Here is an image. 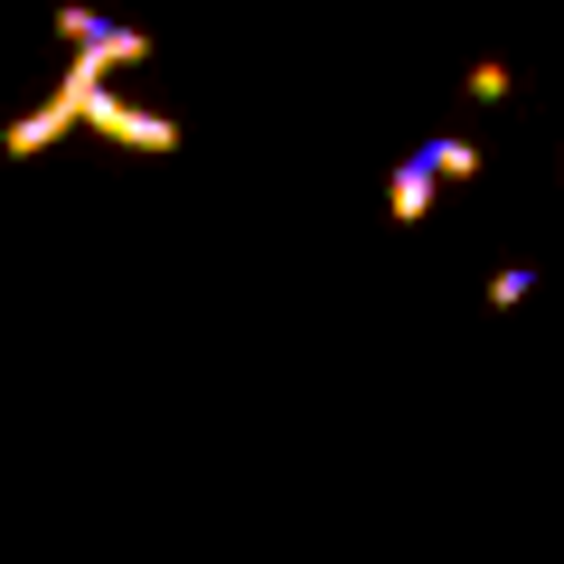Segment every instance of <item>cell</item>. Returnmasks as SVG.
Here are the masks:
<instances>
[{
	"instance_id": "6da1fadb",
	"label": "cell",
	"mask_w": 564,
	"mask_h": 564,
	"mask_svg": "<svg viewBox=\"0 0 564 564\" xmlns=\"http://www.w3.org/2000/svg\"><path fill=\"white\" fill-rule=\"evenodd\" d=\"M57 95L76 104V122H85V132L122 141V151H180V122H170V113H151V104H122V95H113V85H104L85 57L57 76Z\"/></svg>"
},
{
	"instance_id": "277c9868",
	"label": "cell",
	"mask_w": 564,
	"mask_h": 564,
	"mask_svg": "<svg viewBox=\"0 0 564 564\" xmlns=\"http://www.w3.org/2000/svg\"><path fill=\"white\" fill-rule=\"evenodd\" d=\"M66 132H76V104H66V95H47V104H29V113L10 122V132H0V151H10V161H39L47 141H66Z\"/></svg>"
},
{
	"instance_id": "3957f363",
	"label": "cell",
	"mask_w": 564,
	"mask_h": 564,
	"mask_svg": "<svg viewBox=\"0 0 564 564\" xmlns=\"http://www.w3.org/2000/svg\"><path fill=\"white\" fill-rule=\"evenodd\" d=\"M57 39H76V57L95 66V76H113V66H141L151 57V39L122 20H95V10H57Z\"/></svg>"
},
{
	"instance_id": "5b68a950",
	"label": "cell",
	"mask_w": 564,
	"mask_h": 564,
	"mask_svg": "<svg viewBox=\"0 0 564 564\" xmlns=\"http://www.w3.org/2000/svg\"><path fill=\"white\" fill-rule=\"evenodd\" d=\"M527 292H536V273H527V263H508V273H499V282H489V302H499V311H518V302H527Z\"/></svg>"
},
{
	"instance_id": "7a4b0ae2",
	"label": "cell",
	"mask_w": 564,
	"mask_h": 564,
	"mask_svg": "<svg viewBox=\"0 0 564 564\" xmlns=\"http://www.w3.org/2000/svg\"><path fill=\"white\" fill-rule=\"evenodd\" d=\"M443 180H480V151H470L462 132H443V141H423L414 161H395V180H386V217L414 226L423 207H433V188H443Z\"/></svg>"
}]
</instances>
